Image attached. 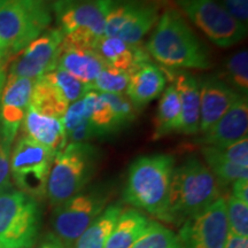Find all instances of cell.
Masks as SVG:
<instances>
[{
  "label": "cell",
  "instance_id": "obj_25",
  "mask_svg": "<svg viewBox=\"0 0 248 248\" xmlns=\"http://www.w3.org/2000/svg\"><path fill=\"white\" fill-rule=\"evenodd\" d=\"M30 106L46 115L62 119L64 111L69 106V102L66 100L57 85L45 74L33 80Z\"/></svg>",
  "mask_w": 248,
  "mask_h": 248
},
{
  "label": "cell",
  "instance_id": "obj_35",
  "mask_svg": "<svg viewBox=\"0 0 248 248\" xmlns=\"http://www.w3.org/2000/svg\"><path fill=\"white\" fill-rule=\"evenodd\" d=\"M222 156L230 162L248 168V139L247 137L228 145L224 147H216Z\"/></svg>",
  "mask_w": 248,
  "mask_h": 248
},
{
  "label": "cell",
  "instance_id": "obj_43",
  "mask_svg": "<svg viewBox=\"0 0 248 248\" xmlns=\"http://www.w3.org/2000/svg\"><path fill=\"white\" fill-rule=\"evenodd\" d=\"M4 58H7V55H6V53L4 52V49L1 48V46H0V60Z\"/></svg>",
  "mask_w": 248,
  "mask_h": 248
},
{
  "label": "cell",
  "instance_id": "obj_41",
  "mask_svg": "<svg viewBox=\"0 0 248 248\" xmlns=\"http://www.w3.org/2000/svg\"><path fill=\"white\" fill-rule=\"evenodd\" d=\"M6 78H7V58L0 60V97L4 90Z\"/></svg>",
  "mask_w": 248,
  "mask_h": 248
},
{
  "label": "cell",
  "instance_id": "obj_19",
  "mask_svg": "<svg viewBox=\"0 0 248 248\" xmlns=\"http://www.w3.org/2000/svg\"><path fill=\"white\" fill-rule=\"evenodd\" d=\"M94 51L106 67L129 74L141 64L151 62L150 54L140 44H128L115 37L102 36L94 45Z\"/></svg>",
  "mask_w": 248,
  "mask_h": 248
},
{
  "label": "cell",
  "instance_id": "obj_21",
  "mask_svg": "<svg viewBox=\"0 0 248 248\" xmlns=\"http://www.w3.org/2000/svg\"><path fill=\"white\" fill-rule=\"evenodd\" d=\"M105 67L104 61L94 49L60 45L55 69L69 74L89 89Z\"/></svg>",
  "mask_w": 248,
  "mask_h": 248
},
{
  "label": "cell",
  "instance_id": "obj_1",
  "mask_svg": "<svg viewBox=\"0 0 248 248\" xmlns=\"http://www.w3.org/2000/svg\"><path fill=\"white\" fill-rule=\"evenodd\" d=\"M151 58L168 69H209L208 48L176 9H167L157 20L146 45Z\"/></svg>",
  "mask_w": 248,
  "mask_h": 248
},
{
  "label": "cell",
  "instance_id": "obj_14",
  "mask_svg": "<svg viewBox=\"0 0 248 248\" xmlns=\"http://www.w3.org/2000/svg\"><path fill=\"white\" fill-rule=\"evenodd\" d=\"M33 80L8 75L0 97V137L13 145L30 105Z\"/></svg>",
  "mask_w": 248,
  "mask_h": 248
},
{
  "label": "cell",
  "instance_id": "obj_45",
  "mask_svg": "<svg viewBox=\"0 0 248 248\" xmlns=\"http://www.w3.org/2000/svg\"><path fill=\"white\" fill-rule=\"evenodd\" d=\"M0 248H7V247H4V246H1V245H0Z\"/></svg>",
  "mask_w": 248,
  "mask_h": 248
},
{
  "label": "cell",
  "instance_id": "obj_29",
  "mask_svg": "<svg viewBox=\"0 0 248 248\" xmlns=\"http://www.w3.org/2000/svg\"><path fill=\"white\" fill-rule=\"evenodd\" d=\"M130 248H182L178 237L156 221H150L146 230Z\"/></svg>",
  "mask_w": 248,
  "mask_h": 248
},
{
  "label": "cell",
  "instance_id": "obj_37",
  "mask_svg": "<svg viewBox=\"0 0 248 248\" xmlns=\"http://www.w3.org/2000/svg\"><path fill=\"white\" fill-rule=\"evenodd\" d=\"M231 16L247 26L248 21V0H218Z\"/></svg>",
  "mask_w": 248,
  "mask_h": 248
},
{
  "label": "cell",
  "instance_id": "obj_10",
  "mask_svg": "<svg viewBox=\"0 0 248 248\" xmlns=\"http://www.w3.org/2000/svg\"><path fill=\"white\" fill-rule=\"evenodd\" d=\"M159 9L140 0H110L105 36L115 37L131 45H139L159 20Z\"/></svg>",
  "mask_w": 248,
  "mask_h": 248
},
{
  "label": "cell",
  "instance_id": "obj_26",
  "mask_svg": "<svg viewBox=\"0 0 248 248\" xmlns=\"http://www.w3.org/2000/svg\"><path fill=\"white\" fill-rule=\"evenodd\" d=\"M90 123L99 137L117 132L121 126L102 93L90 90L83 95Z\"/></svg>",
  "mask_w": 248,
  "mask_h": 248
},
{
  "label": "cell",
  "instance_id": "obj_12",
  "mask_svg": "<svg viewBox=\"0 0 248 248\" xmlns=\"http://www.w3.org/2000/svg\"><path fill=\"white\" fill-rule=\"evenodd\" d=\"M109 2L110 0H60L52 12L63 36L79 33L98 40L105 36Z\"/></svg>",
  "mask_w": 248,
  "mask_h": 248
},
{
  "label": "cell",
  "instance_id": "obj_40",
  "mask_svg": "<svg viewBox=\"0 0 248 248\" xmlns=\"http://www.w3.org/2000/svg\"><path fill=\"white\" fill-rule=\"evenodd\" d=\"M224 248H248V238L229 232Z\"/></svg>",
  "mask_w": 248,
  "mask_h": 248
},
{
  "label": "cell",
  "instance_id": "obj_4",
  "mask_svg": "<svg viewBox=\"0 0 248 248\" xmlns=\"http://www.w3.org/2000/svg\"><path fill=\"white\" fill-rule=\"evenodd\" d=\"M100 152L90 142H68L55 154L49 171L46 197L58 206L84 190L93 178Z\"/></svg>",
  "mask_w": 248,
  "mask_h": 248
},
{
  "label": "cell",
  "instance_id": "obj_7",
  "mask_svg": "<svg viewBox=\"0 0 248 248\" xmlns=\"http://www.w3.org/2000/svg\"><path fill=\"white\" fill-rule=\"evenodd\" d=\"M110 199V190L106 185L84 188L58 206L52 215L53 233L66 248H73L80 234L89 228Z\"/></svg>",
  "mask_w": 248,
  "mask_h": 248
},
{
  "label": "cell",
  "instance_id": "obj_13",
  "mask_svg": "<svg viewBox=\"0 0 248 248\" xmlns=\"http://www.w3.org/2000/svg\"><path fill=\"white\" fill-rule=\"evenodd\" d=\"M62 38L58 28L44 31L16 54L9 67V75L35 80L54 70Z\"/></svg>",
  "mask_w": 248,
  "mask_h": 248
},
{
  "label": "cell",
  "instance_id": "obj_2",
  "mask_svg": "<svg viewBox=\"0 0 248 248\" xmlns=\"http://www.w3.org/2000/svg\"><path fill=\"white\" fill-rule=\"evenodd\" d=\"M221 197L219 182L208 167L197 157H188L173 169L168 203L160 219L182 225Z\"/></svg>",
  "mask_w": 248,
  "mask_h": 248
},
{
  "label": "cell",
  "instance_id": "obj_27",
  "mask_svg": "<svg viewBox=\"0 0 248 248\" xmlns=\"http://www.w3.org/2000/svg\"><path fill=\"white\" fill-rule=\"evenodd\" d=\"M201 152L208 169L222 184H232L239 179H248V168L226 160L216 147L203 146Z\"/></svg>",
  "mask_w": 248,
  "mask_h": 248
},
{
  "label": "cell",
  "instance_id": "obj_44",
  "mask_svg": "<svg viewBox=\"0 0 248 248\" xmlns=\"http://www.w3.org/2000/svg\"><path fill=\"white\" fill-rule=\"evenodd\" d=\"M2 1H4V0H0V5H1V4H2Z\"/></svg>",
  "mask_w": 248,
  "mask_h": 248
},
{
  "label": "cell",
  "instance_id": "obj_8",
  "mask_svg": "<svg viewBox=\"0 0 248 248\" xmlns=\"http://www.w3.org/2000/svg\"><path fill=\"white\" fill-rule=\"evenodd\" d=\"M55 154L22 135L11 152V178L17 190L37 201L46 197L49 171Z\"/></svg>",
  "mask_w": 248,
  "mask_h": 248
},
{
  "label": "cell",
  "instance_id": "obj_28",
  "mask_svg": "<svg viewBox=\"0 0 248 248\" xmlns=\"http://www.w3.org/2000/svg\"><path fill=\"white\" fill-rule=\"evenodd\" d=\"M225 84L238 93L247 98L248 93V53L240 51L231 55L225 61L222 76L219 77Z\"/></svg>",
  "mask_w": 248,
  "mask_h": 248
},
{
  "label": "cell",
  "instance_id": "obj_5",
  "mask_svg": "<svg viewBox=\"0 0 248 248\" xmlns=\"http://www.w3.org/2000/svg\"><path fill=\"white\" fill-rule=\"evenodd\" d=\"M51 9L39 0H4L0 5V46L16 55L48 29Z\"/></svg>",
  "mask_w": 248,
  "mask_h": 248
},
{
  "label": "cell",
  "instance_id": "obj_16",
  "mask_svg": "<svg viewBox=\"0 0 248 248\" xmlns=\"http://www.w3.org/2000/svg\"><path fill=\"white\" fill-rule=\"evenodd\" d=\"M248 104L246 97H239L212 128L201 133L198 142L204 146L224 147L247 137Z\"/></svg>",
  "mask_w": 248,
  "mask_h": 248
},
{
  "label": "cell",
  "instance_id": "obj_33",
  "mask_svg": "<svg viewBox=\"0 0 248 248\" xmlns=\"http://www.w3.org/2000/svg\"><path fill=\"white\" fill-rule=\"evenodd\" d=\"M104 98L109 105L114 115H115L117 122H119L121 129L128 125L137 116L138 108L129 100L128 98L124 97V94H110V93H102Z\"/></svg>",
  "mask_w": 248,
  "mask_h": 248
},
{
  "label": "cell",
  "instance_id": "obj_23",
  "mask_svg": "<svg viewBox=\"0 0 248 248\" xmlns=\"http://www.w3.org/2000/svg\"><path fill=\"white\" fill-rule=\"evenodd\" d=\"M148 223L147 217L139 210L123 209L104 248H130L146 230Z\"/></svg>",
  "mask_w": 248,
  "mask_h": 248
},
{
  "label": "cell",
  "instance_id": "obj_6",
  "mask_svg": "<svg viewBox=\"0 0 248 248\" xmlns=\"http://www.w3.org/2000/svg\"><path fill=\"white\" fill-rule=\"evenodd\" d=\"M42 208L39 201L17 188L0 193V245L32 248L39 237Z\"/></svg>",
  "mask_w": 248,
  "mask_h": 248
},
{
  "label": "cell",
  "instance_id": "obj_11",
  "mask_svg": "<svg viewBox=\"0 0 248 248\" xmlns=\"http://www.w3.org/2000/svg\"><path fill=\"white\" fill-rule=\"evenodd\" d=\"M223 197L188 217L178 233L182 248H224L229 234Z\"/></svg>",
  "mask_w": 248,
  "mask_h": 248
},
{
  "label": "cell",
  "instance_id": "obj_31",
  "mask_svg": "<svg viewBox=\"0 0 248 248\" xmlns=\"http://www.w3.org/2000/svg\"><path fill=\"white\" fill-rule=\"evenodd\" d=\"M226 217L229 231L231 233L247 237L248 235V203L243 202L233 195H229L225 200Z\"/></svg>",
  "mask_w": 248,
  "mask_h": 248
},
{
  "label": "cell",
  "instance_id": "obj_39",
  "mask_svg": "<svg viewBox=\"0 0 248 248\" xmlns=\"http://www.w3.org/2000/svg\"><path fill=\"white\" fill-rule=\"evenodd\" d=\"M36 248H66L62 241L55 235L53 232H48L44 234L39 240Z\"/></svg>",
  "mask_w": 248,
  "mask_h": 248
},
{
  "label": "cell",
  "instance_id": "obj_32",
  "mask_svg": "<svg viewBox=\"0 0 248 248\" xmlns=\"http://www.w3.org/2000/svg\"><path fill=\"white\" fill-rule=\"evenodd\" d=\"M46 75L57 85L66 100L69 102V105L79 100L86 92L90 91V89L85 84L60 69L49 71Z\"/></svg>",
  "mask_w": 248,
  "mask_h": 248
},
{
  "label": "cell",
  "instance_id": "obj_38",
  "mask_svg": "<svg viewBox=\"0 0 248 248\" xmlns=\"http://www.w3.org/2000/svg\"><path fill=\"white\" fill-rule=\"evenodd\" d=\"M232 193L234 198L248 203V179H239L232 183Z\"/></svg>",
  "mask_w": 248,
  "mask_h": 248
},
{
  "label": "cell",
  "instance_id": "obj_17",
  "mask_svg": "<svg viewBox=\"0 0 248 248\" xmlns=\"http://www.w3.org/2000/svg\"><path fill=\"white\" fill-rule=\"evenodd\" d=\"M167 79L177 90L182 105L179 131L184 135H197L200 128V82L185 70L162 68Z\"/></svg>",
  "mask_w": 248,
  "mask_h": 248
},
{
  "label": "cell",
  "instance_id": "obj_20",
  "mask_svg": "<svg viewBox=\"0 0 248 248\" xmlns=\"http://www.w3.org/2000/svg\"><path fill=\"white\" fill-rule=\"evenodd\" d=\"M166 85L167 77L162 68L147 62L130 73L125 94L139 109L162 94Z\"/></svg>",
  "mask_w": 248,
  "mask_h": 248
},
{
  "label": "cell",
  "instance_id": "obj_42",
  "mask_svg": "<svg viewBox=\"0 0 248 248\" xmlns=\"http://www.w3.org/2000/svg\"><path fill=\"white\" fill-rule=\"evenodd\" d=\"M39 1L43 2V4H44L45 6H47V7L52 11L54 6L57 5L58 2L60 1V0H39Z\"/></svg>",
  "mask_w": 248,
  "mask_h": 248
},
{
  "label": "cell",
  "instance_id": "obj_34",
  "mask_svg": "<svg viewBox=\"0 0 248 248\" xmlns=\"http://www.w3.org/2000/svg\"><path fill=\"white\" fill-rule=\"evenodd\" d=\"M88 120V111H86V106L83 97L79 100L70 104L67 110L64 111L63 116H62V122H63L66 133L79 126L80 124H83Z\"/></svg>",
  "mask_w": 248,
  "mask_h": 248
},
{
  "label": "cell",
  "instance_id": "obj_36",
  "mask_svg": "<svg viewBox=\"0 0 248 248\" xmlns=\"http://www.w3.org/2000/svg\"><path fill=\"white\" fill-rule=\"evenodd\" d=\"M12 145L7 144L0 137V193L14 187L11 178V160Z\"/></svg>",
  "mask_w": 248,
  "mask_h": 248
},
{
  "label": "cell",
  "instance_id": "obj_9",
  "mask_svg": "<svg viewBox=\"0 0 248 248\" xmlns=\"http://www.w3.org/2000/svg\"><path fill=\"white\" fill-rule=\"evenodd\" d=\"M178 7L214 44L228 48L246 36L247 26L229 14L218 0H176Z\"/></svg>",
  "mask_w": 248,
  "mask_h": 248
},
{
  "label": "cell",
  "instance_id": "obj_22",
  "mask_svg": "<svg viewBox=\"0 0 248 248\" xmlns=\"http://www.w3.org/2000/svg\"><path fill=\"white\" fill-rule=\"evenodd\" d=\"M182 121V105L177 90L170 84L161 95L154 119L153 139L157 140L172 132H178Z\"/></svg>",
  "mask_w": 248,
  "mask_h": 248
},
{
  "label": "cell",
  "instance_id": "obj_15",
  "mask_svg": "<svg viewBox=\"0 0 248 248\" xmlns=\"http://www.w3.org/2000/svg\"><path fill=\"white\" fill-rule=\"evenodd\" d=\"M200 82V128L199 133L207 131L243 95L225 84L219 76L204 77Z\"/></svg>",
  "mask_w": 248,
  "mask_h": 248
},
{
  "label": "cell",
  "instance_id": "obj_3",
  "mask_svg": "<svg viewBox=\"0 0 248 248\" xmlns=\"http://www.w3.org/2000/svg\"><path fill=\"white\" fill-rule=\"evenodd\" d=\"M175 164V157L170 154L147 155L136 160L124 186V202L161 218L168 203Z\"/></svg>",
  "mask_w": 248,
  "mask_h": 248
},
{
  "label": "cell",
  "instance_id": "obj_18",
  "mask_svg": "<svg viewBox=\"0 0 248 248\" xmlns=\"http://www.w3.org/2000/svg\"><path fill=\"white\" fill-rule=\"evenodd\" d=\"M23 135L39 145L48 148L54 154L62 151L67 145V136L61 117L46 115L28 107L22 122Z\"/></svg>",
  "mask_w": 248,
  "mask_h": 248
},
{
  "label": "cell",
  "instance_id": "obj_24",
  "mask_svg": "<svg viewBox=\"0 0 248 248\" xmlns=\"http://www.w3.org/2000/svg\"><path fill=\"white\" fill-rule=\"evenodd\" d=\"M122 210V203H111L107 206L80 234L73 248H104Z\"/></svg>",
  "mask_w": 248,
  "mask_h": 248
},
{
  "label": "cell",
  "instance_id": "obj_30",
  "mask_svg": "<svg viewBox=\"0 0 248 248\" xmlns=\"http://www.w3.org/2000/svg\"><path fill=\"white\" fill-rule=\"evenodd\" d=\"M130 74L113 68L105 67L100 71L94 82L90 85V90L99 93L124 94L128 88Z\"/></svg>",
  "mask_w": 248,
  "mask_h": 248
}]
</instances>
